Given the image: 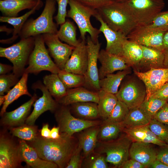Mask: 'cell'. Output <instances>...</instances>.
Masks as SVG:
<instances>
[{"label": "cell", "instance_id": "1", "mask_svg": "<svg viewBox=\"0 0 168 168\" xmlns=\"http://www.w3.org/2000/svg\"><path fill=\"white\" fill-rule=\"evenodd\" d=\"M56 139L46 138L39 135L30 145L37 151L40 157L56 164L58 168H66L78 145L72 136L60 133Z\"/></svg>", "mask_w": 168, "mask_h": 168}, {"label": "cell", "instance_id": "2", "mask_svg": "<svg viewBox=\"0 0 168 168\" xmlns=\"http://www.w3.org/2000/svg\"><path fill=\"white\" fill-rule=\"evenodd\" d=\"M96 10L110 28L126 37L138 27L124 2H111Z\"/></svg>", "mask_w": 168, "mask_h": 168}, {"label": "cell", "instance_id": "3", "mask_svg": "<svg viewBox=\"0 0 168 168\" xmlns=\"http://www.w3.org/2000/svg\"><path fill=\"white\" fill-rule=\"evenodd\" d=\"M56 0H45L44 8L40 15L30 19L23 25L19 35L21 39L45 33L56 34L57 24L53 21L56 11Z\"/></svg>", "mask_w": 168, "mask_h": 168}, {"label": "cell", "instance_id": "4", "mask_svg": "<svg viewBox=\"0 0 168 168\" xmlns=\"http://www.w3.org/2000/svg\"><path fill=\"white\" fill-rule=\"evenodd\" d=\"M35 36L21 39L18 42L6 48L0 47V57L12 64V72L18 77L24 73L30 56L35 46Z\"/></svg>", "mask_w": 168, "mask_h": 168}, {"label": "cell", "instance_id": "5", "mask_svg": "<svg viewBox=\"0 0 168 168\" xmlns=\"http://www.w3.org/2000/svg\"><path fill=\"white\" fill-rule=\"evenodd\" d=\"M70 9L67 11V17L72 19L76 23L79 30L81 40H86L87 33L90 35L95 43L99 41V29L94 27L90 21L92 16L97 13L96 10L85 6L76 0H69Z\"/></svg>", "mask_w": 168, "mask_h": 168}, {"label": "cell", "instance_id": "6", "mask_svg": "<svg viewBox=\"0 0 168 168\" xmlns=\"http://www.w3.org/2000/svg\"><path fill=\"white\" fill-rule=\"evenodd\" d=\"M125 134L110 140L98 141L94 151L105 154L107 163L120 168L128 159L129 149L133 142L132 140Z\"/></svg>", "mask_w": 168, "mask_h": 168}, {"label": "cell", "instance_id": "7", "mask_svg": "<svg viewBox=\"0 0 168 168\" xmlns=\"http://www.w3.org/2000/svg\"><path fill=\"white\" fill-rule=\"evenodd\" d=\"M35 46L24 73L37 74L43 71L58 74L60 69L51 58L45 46L42 34L35 36Z\"/></svg>", "mask_w": 168, "mask_h": 168}, {"label": "cell", "instance_id": "8", "mask_svg": "<svg viewBox=\"0 0 168 168\" xmlns=\"http://www.w3.org/2000/svg\"><path fill=\"white\" fill-rule=\"evenodd\" d=\"M124 2L138 27L149 24L165 6L163 0H128Z\"/></svg>", "mask_w": 168, "mask_h": 168}, {"label": "cell", "instance_id": "9", "mask_svg": "<svg viewBox=\"0 0 168 168\" xmlns=\"http://www.w3.org/2000/svg\"><path fill=\"white\" fill-rule=\"evenodd\" d=\"M68 106L61 105L55 111V116L59 127L60 132L72 136L75 133L90 127L101 125L102 122L77 118L71 114Z\"/></svg>", "mask_w": 168, "mask_h": 168}, {"label": "cell", "instance_id": "10", "mask_svg": "<svg viewBox=\"0 0 168 168\" xmlns=\"http://www.w3.org/2000/svg\"><path fill=\"white\" fill-rule=\"evenodd\" d=\"M88 54L87 70L84 75L85 83L83 87L91 91L98 92L100 90L97 61L101 44L94 43L90 36L86 40Z\"/></svg>", "mask_w": 168, "mask_h": 168}, {"label": "cell", "instance_id": "11", "mask_svg": "<svg viewBox=\"0 0 168 168\" xmlns=\"http://www.w3.org/2000/svg\"><path fill=\"white\" fill-rule=\"evenodd\" d=\"M115 95L130 110L140 106L146 98V92L145 87L132 79L123 84Z\"/></svg>", "mask_w": 168, "mask_h": 168}, {"label": "cell", "instance_id": "12", "mask_svg": "<svg viewBox=\"0 0 168 168\" xmlns=\"http://www.w3.org/2000/svg\"><path fill=\"white\" fill-rule=\"evenodd\" d=\"M42 35L50 55L59 68L63 70L74 47L62 43L56 34L47 33Z\"/></svg>", "mask_w": 168, "mask_h": 168}, {"label": "cell", "instance_id": "13", "mask_svg": "<svg viewBox=\"0 0 168 168\" xmlns=\"http://www.w3.org/2000/svg\"><path fill=\"white\" fill-rule=\"evenodd\" d=\"M33 87L34 89H40L42 92V95L33 104V110L26 119L25 124L29 125H34L37 118L45 112L55 111L59 104L53 98L48 89L41 82H36Z\"/></svg>", "mask_w": 168, "mask_h": 168}, {"label": "cell", "instance_id": "14", "mask_svg": "<svg viewBox=\"0 0 168 168\" xmlns=\"http://www.w3.org/2000/svg\"><path fill=\"white\" fill-rule=\"evenodd\" d=\"M21 161L19 143L17 144L10 138L4 134L0 137V168L20 167Z\"/></svg>", "mask_w": 168, "mask_h": 168}, {"label": "cell", "instance_id": "15", "mask_svg": "<svg viewBox=\"0 0 168 168\" xmlns=\"http://www.w3.org/2000/svg\"><path fill=\"white\" fill-rule=\"evenodd\" d=\"M145 72L134 71L137 77L144 84L148 99L156 91L168 82V68H151Z\"/></svg>", "mask_w": 168, "mask_h": 168}, {"label": "cell", "instance_id": "16", "mask_svg": "<svg viewBox=\"0 0 168 168\" xmlns=\"http://www.w3.org/2000/svg\"><path fill=\"white\" fill-rule=\"evenodd\" d=\"M88 63V54L86 40H81L75 47L63 70L75 74L84 75Z\"/></svg>", "mask_w": 168, "mask_h": 168}, {"label": "cell", "instance_id": "17", "mask_svg": "<svg viewBox=\"0 0 168 168\" xmlns=\"http://www.w3.org/2000/svg\"><path fill=\"white\" fill-rule=\"evenodd\" d=\"M98 60L101 65L99 70L100 79L115 71L129 69L130 66L123 58L110 54L105 49L100 50Z\"/></svg>", "mask_w": 168, "mask_h": 168}, {"label": "cell", "instance_id": "18", "mask_svg": "<svg viewBox=\"0 0 168 168\" xmlns=\"http://www.w3.org/2000/svg\"><path fill=\"white\" fill-rule=\"evenodd\" d=\"M94 17L100 22V26L99 30L103 34L106 40L105 50L110 54L122 58L123 44L124 40L127 38V37L122 33L110 28L97 12Z\"/></svg>", "mask_w": 168, "mask_h": 168}, {"label": "cell", "instance_id": "19", "mask_svg": "<svg viewBox=\"0 0 168 168\" xmlns=\"http://www.w3.org/2000/svg\"><path fill=\"white\" fill-rule=\"evenodd\" d=\"M37 98V96L35 93L29 100L17 108L10 112H6L2 116V124L10 128L25 124L31 106Z\"/></svg>", "mask_w": 168, "mask_h": 168}, {"label": "cell", "instance_id": "20", "mask_svg": "<svg viewBox=\"0 0 168 168\" xmlns=\"http://www.w3.org/2000/svg\"><path fill=\"white\" fill-rule=\"evenodd\" d=\"M19 144L21 161L26 162L28 166L33 168H58L54 163L40 158L35 149L25 141L21 140Z\"/></svg>", "mask_w": 168, "mask_h": 168}, {"label": "cell", "instance_id": "21", "mask_svg": "<svg viewBox=\"0 0 168 168\" xmlns=\"http://www.w3.org/2000/svg\"><path fill=\"white\" fill-rule=\"evenodd\" d=\"M99 99L98 92L81 86L67 89L66 95L58 102L61 105L65 106L84 102H93L97 104Z\"/></svg>", "mask_w": 168, "mask_h": 168}, {"label": "cell", "instance_id": "22", "mask_svg": "<svg viewBox=\"0 0 168 168\" xmlns=\"http://www.w3.org/2000/svg\"><path fill=\"white\" fill-rule=\"evenodd\" d=\"M152 144L133 142L129 149V156L148 168L156 158L157 152Z\"/></svg>", "mask_w": 168, "mask_h": 168}, {"label": "cell", "instance_id": "23", "mask_svg": "<svg viewBox=\"0 0 168 168\" xmlns=\"http://www.w3.org/2000/svg\"><path fill=\"white\" fill-rule=\"evenodd\" d=\"M123 132L129 137L133 142L150 143L161 147L168 145L151 130L148 125L133 128H124Z\"/></svg>", "mask_w": 168, "mask_h": 168}, {"label": "cell", "instance_id": "24", "mask_svg": "<svg viewBox=\"0 0 168 168\" xmlns=\"http://www.w3.org/2000/svg\"><path fill=\"white\" fill-rule=\"evenodd\" d=\"M39 5L43 6L41 0H0V10L4 16L17 17L21 11Z\"/></svg>", "mask_w": 168, "mask_h": 168}, {"label": "cell", "instance_id": "25", "mask_svg": "<svg viewBox=\"0 0 168 168\" xmlns=\"http://www.w3.org/2000/svg\"><path fill=\"white\" fill-rule=\"evenodd\" d=\"M166 33L158 31L139 34L131 33L127 37L140 45L155 49L163 52L164 38Z\"/></svg>", "mask_w": 168, "mask_h": 168}, {"label": "cell", "instance_id": "26", "mask_svg": "<svg viewBox=\"0 0 168 168\" xmlns=\"http://www.w3.org/2000/svg\"><path fill=\"white\" fill-rule=\"evenodd\" d=\"M100 126L99 125L86 129L79 136L78 143L82 148L84 158L93 152L96 147Z\"/></svg>", "mask_w": 168, "mask_h": 168}, {"label": "cell", "instance_id": "27", "mask_svg": "<svg viewBox=\"0 0 168 168\" xmlns=\"http://www.w3.org/2000/svg\"><path fill=\"white\" fill-rule=\"evenodd\" d=\"M42 6V5H37L23 15L19 17L1 16L0 21L6 22L12 25L13 27V30L12 36L11 37L7 39L1 40H0V42L4 44H9L13 42L19 36L23 25L29 17L33 14L36 10H39Z\"/></svg>", "mask_w": 168, "mask_h": 168}, {"label": "cell", "instance_id": "28", "mask_svg": "<svg viewBox=\"0 0 168 168\" xmlns=\"http://www.w3.org/2000/svg\"><path fill=\"white\" fill-rule=\"evenodd\" d=\"M28 76V74L24 73L18 82L5 95L6 100L3 104L0 113L1 116L6 112L8 105L21 96L26 95L32 97L27 89Z\"/></svg>", "mask_w": 168, "mask_h": 168}, {"label": "cell", "instance_id": "29", "mask_svg": "<svg viewBox=\"0 0 168 168\" xmlns=\"http://www.w3.org/2000/svg\"><path fill=\"white\" fill-rule=\"evenodd\" d=\"M143 55L139 66L150 68H164L163 53L158 49L141 45Z\"/></svg>", "mask_w": 168, "mask_h": 168}, {"label": "cell", "instance_id": "30", "mask_svg": "<svg viewBox=\"0 0 168 168\" xmlns=\"http://www.w3.org/2000/svg\"><path fill=\"white\" fill-rule=\"evenodd\" d=\"M141 46L126 38L123 46L122 58L130 66H139L142 58Z\"/></svg>", "mask_w": 168, "mask_h": 168}, {"label": "cell", "instance_id": "31", "mask_svg": "<svg viewBox=\"0 0 168 168\" xmlns=\"http://www.w3.org/2000/svg\"><path fill=\"white\" fill-rule=\"evenodd\" d=\"M43 82L51 95L57 102L66 95L67 89L58 74L51 73L43 77Z\"/></svg>", "mask_w": 168, "mask_h": 168}, {"label": "cell", "instance_id": "32", "mask_svg": "<svg viewBox=\"0 0 168 168\" xmlns=\"http://www.w3.org/2000/svg\"><path fill=\"white\" fill-rule=\"evenodd\" d=\"M129 72V69L120 71L115 74H110L100 79L99 81L100 90L116 94L121 82Z\"/></svg>", "mask_w": 168, "mask_h": 168}, {"label": "cell", "instance_id": "33", "mask_svg": "<svg viewBox=\"0 0 168 168\" xmlns=\"http://www.w3.org/2000/svg\"><path fill=\"white\" fill-rule=\"evenodd\" d=\"M152 119L138 107L130 110L121 123L124 128H133L148 125Z\"/></svg>", "mask_w": 168, "mask_h": 168}, {"label": "cell", "instance_id": "34", "mask_svg": "<svg viewBox=\"0 0 168 168\" xmlns=\"http://www.w3.org/2000/svg\"><path fill=\"white\" fill-rule=\"evenodd\" d=\"M98 93L99 99L97 105L99 114L100 117L104 120L109 116L118 100L115 94L101 90Z\"/></svg>", "mask_w": 168, "mask_h": 168}, {"label": "cell", "instance_id": "35", "mask_svg": "<svg viewBox=\"0 0 168 168\" xmlns=\"http://www.w3.org/2000/svg\"><path fill=\"white\" fill-rule=\"evenodd\" d=\"M73 111L84 119L93 120L100 117L97 104L93 102H84L71 105Z\"/></svg>", "mask_w": 168, "mask_h": 168}, {"label": "cell", "instance_id": "36", "mask_svg": "<svg viewBox=\"0 0 168 168\" xmlns=\"http://www.w3.org/2000/svg\"><path fill=\"white\" fill-rule=\"evenodd\" d=\"M60 25L56 34L59 39L74 47L77 46L80 41L77 38L76 28L73 23L67 20Z\"/></svg>", "mask_w": 168, "mask_h": 168}, {"label": "cell", "instance_id": "37", "mask_svg": "<svg viewBox=\"0 0 168 168\" xmlns=\"http://www.w3.org/2000/svg\"><path fill=\"white\" fill-rule=\"evenodd\" d=\"M124 127L122 123L103 122L100 125L98 134V141L112 140L117 138L123 131Z\"/></svg>", "mask_w": 168, "mask_h": 168}, {"label": "cell", "instance_id": "38", "mask_svg": "<svg viewBox=\"0 0 168 168\" xmlns=\"http://www.w3.org/2000/svg\"><path fill=\"white\" fill-rule=\"evenodd\" d=\"M10 133L21 140L32 142L39 136L37 127L25 124L9 128Z\"/></svg>", "mask_w": 168, "mask_h": 168}, {"label": "cell", "instance_id": "39", "mask_svg": "<svg viewBox=\"0 0 168 168\" xmlns=\"http://www.w3.org/2000/svg\"><path fill=\"white\" fill-rule=\"evenodd\" d=\"M64 86L68 89L84 86V76L61 70L58 74Z\"/></svg>", "mask_w": 168, "mask_h": 168}, {"label": "cell", "instance_id": "40", "mask_svg": "<svg viewBox=\"0 0 168 168\" xmlns=\"http://www.w3.org/2000/svg\"><path fill=\"white\" fill-rule=\"evenodd\" d=\"M103 154L94 151L83 159L82 167L86 168H107L108 166L105 156Z\"/></svg>", "mask_w": 168, "mask_h": 168}, {"label": "cell", "instance_id": "41", "mask_svg": "<svg viewBox=\"0 0 168 168\" xmlns=\"http://www.w3.org/2000/svg\"><path fill=\"white\" fill-rule=\"evenodd\" d=\"M168 101L150 97L147 99H145L139 107L152 119L156 113Z\"/></svg>", "mask_w": 168, "mask_h": 168}, {"label": "cell", "instance_id": "42", "mask_svg": "<svg viewBox=\"0 0 168 168\" xmlns=\"http://www.w3.org/2000/svg\"><path fill=\"white\" fill-rule=\"evenodd\" d=\"M129 110L124 103L118 100L109 116L103 122L121 123L124 119Z\"/></svg>", "mask_w": 168, "mask_h": 168}, {"label": "cell", "instance_id": "43", "mask_svg": "<svg viewBox=\"0 0 168 168\" xmlns=\"http://www.w3.org/2000/svg\"><path fill=\"white\" fill-rule=\"evenodd\" d=\"M148 126L151 130L158 138L168 143V125L152 118Z\"/></svg>", "mask_w": 168, "mask_h": 168}, {"label": "cell", "instance_id": "44", "mask_svg": "<svg viewBox=\"0 0 168 168\" xmlns=\"http://www.w3.org/2000/svg\"><path fill=\"white\" fill-rule=\"evenodd\" d=\"M147 30H161L168 28V11L161 12L149 24L140 26Z\"/></svg>", "mask_w": 168, "mask_h": 168}, {"label": "cell", "instance_id": "45", "mask_svg": "<svg viewBox=\"0 0 168 168\" xmlns=\"http://www.w3.org/2000/svg\"><path fill=\"white\" fill-rule=\"evenodd\" d=\"M18 77L12 72L0 76V95H4L11 89L10 87L15 85L19 82Z\"/></svg>", "mask_w": 168, "mask_h": 168}, {"label": "cell", "instance_id": "46", "mask_svg": "<svg viewBox=\"0 0 168 168\" xmlns=\"http://www.w3.org/2000/svg\"><path fill=\"white\" fill-rule=\"evenodd\" d=\"M58 5L57 15L54 18L58 25H61L66 21L67 11V7L69 0H56Z\"/></svg>", "mask_w": 168, "mask_h": 168}, {"label": "cell", "instance_id": "47", "mask_svg": "<svg viewBox=\"0 0 168 168\" xmlns=\"http://www.w3.org/2000/svg\"><path fill=\"white\" fill-rule=\"evenodd\" d=\"M82 151L81 147L78 144L74 152L71 157L66 168H80L82 167L84 158L81 154Z\"/></svg>", "mask_w": 168, "mask_h": 168}, {"label": "cell", "instance_id": "48", "mask_svg": "<svg viewBox=\"0 0 168 168\" xmlns=\"http://www.w3.org/2000/svg\"><path fill=\"white\" fill-rule=\"evenodd\" d=\"M81 3L95 10H97L111 1L110 0H76Z\"/></svg>", "mask_w": 168, "mask_h": 168}, {"label": "cell", "instance_id": "49", "mask_svg": "<svg viewBox=\"0 0 168 168\" xmlns=\"http://www.w3.org/2000/svg\"><path fill=\"white\" fill-rule=\"evenodd\" d=\"M153 118L168 125V101L156 113Z\"/></svg>", "mask_w": 168, "mask_h": 168}, {"label": "cell", "instance_id": "50", "mask_svg": "<svg viewBox=\"0 0 168 168\" xmlns=\"http://www.w3.org/2000/svg\"><path fill=\"white\" fill-rule=\"evenodd\" d=\"M150 97L168 101V82L153 93Z\"/></svg>", "mask_w": 168, "mask_h": 168}, {"label": "cell", "instance_id": "51", "mask_svg": "<svg viewBox=\"0 0 168 168\" xmlns=\"http://www.w3.org/2000/svg\"><path fill=\"white\" fill-rule=\"evenodd\" d=\"M167 146L161 147L157 152L156 159L168 165V143Z\"/></svg>", "mask_w": 168, "mask_h": 168}, {"label": "cell", "instance_id": "52", "mask_svg": "<svg viewBox=\"0 0 168 168\" xmlns=\"http://www.w3.org/2000/svg\"><path fill=\"white\" fill-rule=\"evenodd\" d=\"M121 168H145L146 167L136 160L131 159L125 161L121 166Z\"/></svg>", "mask_w": 168, "mask_h": 168}, {"label": "cell", "instance_id": "53", "mask_svg": "<svg viewBox=\"0 0 168 168\" xmlns=\"http://www.w3.org/2000/svg\"><path fill=\"white\" fill-rule=\"evenodd\" d=\"M163 53L164 56V68H168V31L164 35Z\"/></svg>", "mask_w": 168, "mask_h": 168}, {"label": "cell", "instance_id": "54", "mask_svg": "<svg viewBox=\"0 0 168 168\" xmlns=\"http://www.w3.org/2000/svg\"><path fill=\"white\" fill-rule=\"evenodd\" d=\"M13 70V66L7 64L0 63V75L6 74Z\"/></svg>", "mask_w": 168, "mask_h": 168}, {"label": "cell", "instance_id": "55", "mask_svg": "<svg viewBox=\"0 0 168 168\" xmlns=\"http://www.w3.org/2000/svg\"><path fill=\"white\" fill-rule=\"evenodd\" d=\"M50 130L49 128V125L48 124H44L40 131V136L46 138H50Z\"/></svg>", "mask_w": 168, "mask_h": 168}, {"label": "cell", "instance_id": "56", "mask_svg": "<svg viewBox=\"0 0 168 168\" xmlns=\"http://www.w3.org/2000/svg\"><path fill=\"white\" fill-rule=\"evenodd\" d=\"M148 168H168V165L156 159L150 165Z\"/></svg>", "mask_w": 168, "mask_h": 168}, {"label": "cell", "instance_id": "57", "mask_svg": "<svg viewBox=\"0 0 168 168\" xmlns=\"http://www.w3.org/2000/svg\"><path fill=\"white\" fill-rule=\"evenodd\" d=\"M60 135L59 127H54L50 130V138L56 139L58 138Z\"/></svg>", "mask_w": 168, "mask_h": 168}, {"label": "cell", "instance_id": "58", "mask_svg": "<svg viewBox=\"0 0 168 168\" xmlns=\"http://www.w3.org/2000/svg\"><path fill=\"white\" fill-rule=\"evenodd\" d=\"M13 29L8 28L5 26H1L0 27V32H5L8 34L13 33Z\"/></svg>", "mask_w": 168, "mask_h": 168}, {"label": "cell", "instance_id": "59", "mask_svg": "<svg viewBox=\"0 0 168 168\" xmlns=\"http://www.w3.org/2000/svg\"><path fill=\"white\" fill-rule=\"evenodd\" d=\"M6 99V96L5 95L0 96V106L3 104L5 102Z\"/></svg>", "mask_w": 168, "mask_h": 168}, {"label": "cell", "instance_id": "60", "mask_svg": "<svg viewBox=\"0 0 168 168\" xmlns=\"http://www.w3.org/2000/svg\"><path fill=\"white\" fill-rule=\"evenodd\" d=\"M111 1L115 2H124L128 0H110Z\"/></svg>", "mask_w": 168, "mask_h": 168}, {"label": "cell", "instance_id": "61", "mask_svg": "<svg viewBox=\"0 0 168 168\" xmlns=\"http://www.w3.org/2000/svg\"></svg>", "mask_w": 168, "mask_h": 168}, {"label": "cell", "instance_id": "62", "mask_svg": "<svg viewBox=\"0 0 168 168\" xmlns=\"http://www.w3.org/2000/svg\"></svg>", "mask_w": 168, "mask_h": 168}]
</instances>
